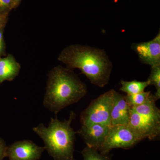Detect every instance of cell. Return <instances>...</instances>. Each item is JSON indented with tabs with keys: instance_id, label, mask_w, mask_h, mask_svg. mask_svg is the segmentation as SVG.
I'll return each instance as SVG.
<instances>
[{
	"instance_id": "cell-1",
	"label": "cell",
	"mask_w": 160,
	"mask_h": 160,
	"mask_svg": "<svg viewBox=\"0 0 160 160\" xmlns=\"http://www.w3.org/2000/svg\"><path fill=\"white\" fill-rule=\"evenodd\" d=\"M58 60L69 69H80L95 86L108 84L112 64L104 49L81 45H70L62 50Z\"/></svg>"
},
{
	"instance_id": "cell-2",
	"label": "cell",
	"mask_w": 160,
	"mask_h": 160,
	"mask_svg": "<svg viewBox=\"0 0 160 160\" xmlns=\"http://www.w3.org/2000/svg\"><path fill=\"white\" fill-rule=\"evenodd\" d=\"M87 93L86 84L73 70L58 66L48 74L43 105L57 115L62 109L77 103Z\"/></svg>"
},
{
	"instance_id": "cell-3",
	"label": "cell",
	"mask_w": 160,
	"mask_h": 160,
	"mask_svg": "<svg viewBox=\"0 0 160 160\" xmlns=\"http://www.w3.org/2000/svg\"><path fill=\"white\" fill-rule=\"evenodd\" d=\"M76 118L71 111L68 119L60 121L51 118L48 127L43 123L32 128V130L44 142L45 149L54 160H76L74 158L75 134L71 125Z\"/></svg>"
},
{
	"instance_id": "cell-4",
	"label": "cell",
	"mask_w": 160,
	"mask_h": 160,
	"mask_svg": "<svg viewBox=\"0 0 160 160\" xmlns=\"http://www.w3.org/2000/svg\"><path fill=\"white\" fill-rule=\"evenodd\" d=\"M114 91V89H110L92 101L80 115L82 125L98 123L111 126L110 114Z\"/></svg>"
},
{
	"instance_id": "cell-5",
	"label": "cell",
	"mask_w": 160,
	"mask_h": 160,
	"mask_svg": "<svg viewBox=\"0 0 160 160\" xmlns=\"http://www.w3.org/2000/svg\"><path fill=\"white\" fill-rule=\"evenodd\" d=\"M143 140L128 125L111 126L98 151L102 154H108L112 149H130Z\"/></svg>"
},
{
	"instance_id": "cell-6",
	"label": "cell",
	"mask_w": 160,
	"mask_h": 160,
	"mask_svg": "<svg viewBox=\"0 0 160 160\" xmlns=\"http://www.w3.org/2000/svg\"><path fill=\"white\" fill-rule=\"evenodd\" d=\"M45 150L30 140L18 141L7 147L6 157L9 160H38Z\"/></svg>"
},
{
	"instance_id": "cell-7",
	"label": "cell",
	"mask_w": 160,
	"mask_h": 160,
	"mask_svg": "<svg viewBox=\"0 0 160 160\" xmlns=\"http://www.w3.org/2000/svg\"><path fill=\"white\" fill-rule=\"evenodd\" d=\"M128 125L143 140H155L159 136L160 122L141 115L132 108Z\"/></svg>"
},
{
	"instance_id": "cell-8",
	"label": "cell",
	"mask_w": 160,
	"mask_h": 160,
	"mask_svg": "<svg viewBox=\"0 0 160 160\" xmlns=\"http://www.w3.org/2000/svg\"><path fill=\"white\" fill-rule=\"evenodd\" d=\"M131 48L143 64L152 66L160 65V32L151 41L134 43Z\"/></svg>"
},
{
	"instance_id": "cell-9",
	"label": "cell",
	"mask_w": 160,
	"mask_h": 160,
	"mask_svg": "<svg viewBox=\"0 0 160 160\" xmlns=\"http://www.w3.org/2000/svg\"><path fill=\"white\" fill-rule=\"evenodd\" d=\"M110 126L98 123L82 125L77 133L86 146L98 150L106 138Z\"/></svg>"
},
{
	"instance_id": "cell-10",
	"label": "cell",
	"mask_w": 160,
	"mask_h": 160,
	"mask_svg": "<svg viewBox=\"0 0 160 160\" xmlns=\"http://www.w3.org/2000/svg\"><path fill=\"white\" fill-rule=\"evenodd\" d=\"M131 107L125 96L115 90L113 103L110 114V125H126L129 123Z\"/></svg>"
},
{
	"instance_id": "cell-11",
	"label": "cell",
	"mask_w": 160,
	"mask_h": 160,
	"mask_svg": "<svg viewBox=\"0 0 160 160\" xmlns=\"http://www.w3.org/2000/svg\"><path fill=\"white\" fill-rule=\"evenodd\" d=\"M21 66L12 55L0 58V84L5 81L14 79L19 73Z\"/></svg>"
},
{
	"instance_id": "cell-12",
	"label": "cell",
	"mask_w": 160,
	"mask_h": 160,
	"mask_svg": "<svg viewBox=\"0 0 160 160\" xmlns=\"http://www.w3.org/2000/svg\"><path fill=\"white\" fill-rule=\"evenodd\" d=\"M156 101L154 95L152 94L145 103L132 108L141 115L160 122V110L156 105Z\"/></svg>"
},
{
	"instance_id": "cell-13",
	"label": "cell",
	"mask_w": 160,
	"mask_h": 160,
	"mask_svg": "<svg viewBox=\"0 0 160 160\" xmlns=\"http://www.w3.org/2000/svg\"><path fill=\"white\" fill-rule=\"evenodd\" d=\"M121 87L120 90L127 94H134L145 91L146 87L150 86L148 80L145 82L133 80L131 81H121Z\"/></svg>"
},
{
	"instance_id": "cell-14",
	"label": "cell",
	"mask_w": 160,
	"mask_h": 160,
	"mask_svg": "<svg viewBox=\"0 0 160 160\" xmlns=\"http://www.w3.org/2000/svg\"><path fill=\"white\" fill-rule=\"evenodd\" d=\"M152 94L150 91H144L134 94H127L125 99L131 108L137 107L145 102Z\"/></svg>"
},
{
	"instance_id": "cell-15",
	"label": "cell",
	"mask_w": 160,
	"mask_h": 160,
	"mask_svg": "<svg viewBox=\"0 0 160 160\" xmlns=\"http://www.w3.org/2000/svg\"><path fill=\"white\" fill-rule=\"evenodd\" d=\"M149 85L154 86L156 92L154 95L157 100L160 98V65L151 67V72L148 79Z\"/></svg>"
},
{
	"instance_id": "cell-16",
	"label": "cell",
	"mask_w": 160,
	"mask_h": 160,
	"mask_svg": "<svg viewBox=\"0 0 160 160\" xmlns=\"http://www.w3.org/2000/svg\"><path fill=\"white\" fill-rule=\"evenodd\" d=\"M83 160H111L108 154L100 153L97 149L86 146L81 152Z\"/></svg>"
},
{
	"instance_id": "cell-17",
	"label": "cell",
	"mask_w": 160,
	"mask_h": 160,
	"mask_svg": "<svg viewBox=\"0 0 160 160\" xmlns=\"http://www.w3.org/2000/svg\"><path fill=\"white\" fill-rule=\"evenodd\" d=\"M17 7L14 0H0V14L8 16L9 12Z\"/></svg>"
},
{
	"instance_id": "cell-18",
	"label": "cell",
	"mask_w": 160,
	"mask_h": 160,
	"mask_svg": "<svg viewBox=\"0 0 160 160\" xmlns=\"http://www.w3.org/2000/svg\"><path fill=\"white\" fill-rule=\"evenodd\" d=\"M7 146L4 140L0 138V160H3L6 157Z\"/></svg>"
},
{
	"instance_id": "cell-19",
	"label": "cell",
	"mask_w": 160,
	"mask_h": 160,
	"mask_svg": "<svg viewBox=\"0 0 160 160\" xmlns=\"http://www.w3.org/2000/svg\"><path fill=\"white\" fill-rule=\"evenodd\" d=\"M3 30H0V57L2 56L5 51V42L3 38Z\"/></svg>"
},
{
	"instance_id": "cell-20",
	"label": "cell",
	"mask_w": 160,
	"mask_h": 160,
	"mask_svg": "<svg viewBox=\"0 0 160 160\" xmlns=\"http://www.w3.org/2000/svg\"><path fill=\"white\" fill-rule=\"evenodd\" d=\"M8 16L0 14V30L4 29L8 20Z\"/></svg>"
},
{
	"instance_id": "cell-21",
	"label": "cell",
	"mask_w": 160,
	"mask_h": 160,
	"mask_svg": "<svg viewBox=\"0 0 160 160\" xmlns=\"http://www.w3.org/2000/svg\"><path fill=\"white\" fill-rule=\"evenodd\" d=\"M15 2L16 3L17 5V6H18V5H19L20 2H21V0H14Z\"/></svg>"
}]
</instances>
